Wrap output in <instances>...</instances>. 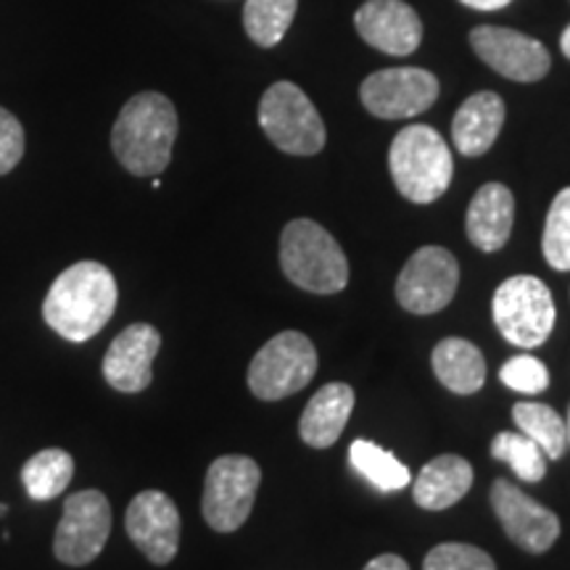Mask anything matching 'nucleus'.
Returning a JSON list of instances; mask_svg holds the SVG:
<instances>
[{"label":"nucleus","instance_id":"obj_1","mask_svg":"<svg viewBox=\"0 0 570 570\" xmlns=\"http://www.w3.org/2000/svg\"><path fill=\"white\" fill-rule=\"evenodd\" d=\"M117 281L101 262H77L56 277L46 302L42 320L53 333L71 344H82L104 331L117 309Z\"/></svg>","mask_w":570,"mask_h":570},{"label":"nucleus","instance_id":"obj_2","mask_svg":"<svg viewBox=\"0 0 570 570\" xmlns=\"http://www.w3.org/2000/svg\"><path fill=\"white\" fill-rule=\"evenodd\" d=\"M175 140V104L154 90L132 96L111 130L114 156L135 177L161 175L173 161Z\"/></svg>","mask_w":570,"mask_h":570},{"label":"nucleus","instance_id":"obj_3","mask_svg":"<svg viewBox=\"0 0 570 570\" xmlns=\"http://www.w3.org/2000/svg\"><path fill=\"white\" fill-rule=\"evenodd\" d=\"M396 190L412 204H431L449 190L454 159L441 132L428 125H410L396 135L389 151Z\"/></svg>","mask_w":570,"mask_h":570},{"label":"nucleus","instance_id":"obj_4","mask_svg":"<svg viewBox=\"0 0 570 570\" xmlns=\"http://www.w3.org/2000/svg\"><path fill=\"white\" fill-rule=\"evenodd\" d=\"M285 277L309 294H338L348 283V262L331 233L312 219H294L281 235Z\"/></svg>","mask_w":570,"mask_h":570},{"label":"nucleus","instance_id":"obj_5","mask_svg":"<svg viewBox=\"0 0 570 570\" xmlns=\"http://www.w3.org/2000/svg\"><path fill=\"white\" fill-rule=\"evenodd\" d=\"M259 127L283 154L315 156L325 148L323 117L294 82L269 85L259 101Z\"/></svg>","mask_w":570,"mask_h":570},{"label":"nucleus","instance_id":"obj_6","mask_svg":"<svg viewBox=\"0 0 570 570\" xmlns=\"http://www.w3.org/2000/svg\"><path fill=\"white\" fill-rule=\"evenodd\" d=\"M491 315L504 341L520 348H537L550 338L558 309L544 281L515 275L497 288Z\"/></svg>","mask_w":570,"mask_h":570},{"label":"nucleus","instance_id":"obj_7","mask_svg":"<svg viewBox=\"0 0 570 570\" xmlns=\"http://www.w3.org/2000/svg\"><path fill=\"white\" fill-rule=\"evenodd\" d=\"M317 373L315 344L298 331L277 333L256 352L248 365V389L256 399L277 402L294 396Z\"/></svg>","mask_w":570,"mask_h":570},{"label":"nucleus","instance_id":"obj_8","mask_svg":"<svg viewBox=\"0 0 570 570\" xmlns=\"http://www.w3.org/2000/svg\"><path fill=\"white\" fill-rule=\"evenodd\" d=\"M262 470L244 454H225L206 470L204 483V520L219 533H233L246 523L254 510Z\"/></svg>","mask_w":570,"mask_h":570},{"label":"nucleus","instance_id":"obj_9","mask_svg":"<svg viewBox=\"0 0 570 570\" xmlns=\"http://www.w3.org/2000/svg\"><path fill=\"white\" fill-rule=\"evenodd\" d=\"M111 533V504L104 491L85 489L67 497L53 537V554L63 566H90Z\"/></svg>","mask_w":570,"mask_h":570},{"label":"nucleus","instance_id":"obj_10","mask_svg":"<svg viewBox=\"0 0 570 570\" xmlns=\"http://www.w3.org/2000/svg\"><path fill=\"white\" fill-rule=\"evenodd\" d=\"M460 265L446 248L423 246L407 259L396 281V302L412 315L441 312L458 294Z\"/></svg>","mask_w":570,"mask_h":570},{"label":"nucleus","instance_id":"obj_11","mask_svg":"<svg viewBox=\"0 0 570 570\" xmlns=\"http://www.w3.org/2000/svg\"><path fill=\"white\" fill-rule=\"evenodd\" d=\"M360 98L377 119H410L436 104L439 80L417 67L381 69L362 82Z\"/></svg>","mask_w":570,"mask_h":570},{"label":"nucleus","instance_id":"obj_12","mask_svg":"<svg viewBox=\"0 0 570 570\" xmlns=\"http://www.w3.org/2000/svg\"><path fill=\"white\" fill-rule=\"evenodd\" d=\"M470 46L483 63L512 82H539L552 67V56L537 38L510 27H475Z\"/></svg>","mask_w":570,"mask_h":570},{"label":"nucleus","instance_id":"obj_13","mask_svg":"<svg viewBox=\"0 0 570 570\" xmlns=\"http://www.w3.org/2000/svg\"><path fill=\"white\" fill-rule=\"evenodd\" d=\"M491 508L512 544L520 550L541 554L547 552L560 537V518L550 508L539 504L537 499L512 487L510 481L497 479L491 487Z\"/></svg>","mask_w":570,"mask_h":570},{"label":"nucleus","instance_id":"obj_14","mask_svg":"<svg viewBox=\"0 0 570 570\" xmlns=\"http://www.w3.org/2000/svg\"><path fill=\"white\" fill-rule=\"evenodd\" d=\"M125 529L154 566H167L180 550V510L164 491H140L127 508Z\"/></svg>","mask_w":570,"mask_h":570},{"label":"nucleus","instance_id":"obj_15","mask_svg":"<svg viewBox=\"0 0 570 570\" xmlns=\"http://www.w3.org/2000/svg\"><path fill=\"white\" fill-rule=\"evenodd\" d=\"M161 348V333L148 323H135L125 327L111 341L104 356V377L111 389L122 394H140L151 386V365Z\"/></svg>","mask_w":570,"mask_h":570},{"label":"nucleus","instance_id":"obj_16","mask_svg":"<svg viewBox=\"0 0 570 570\" xmlns=\"http://www.w3.org/2000/svg\"><path fill=\"white\" fill-rule=\"evenodd\" d=\"M354 27L367 46L389 56H410L423 42V21L404 0H367L354 13Z\"/></svg>","mask_w":570,"mask_h":570},{"label":"nucleus","instance_id":"obj_17","mask_svg":"<svg viewBox=\"0 0 570 570\" xmlns=\"http://www.w3.org/2000/svg\"><path fill=\"white\" fill-rule=\"evenodd\" d=\"M512 223H515V198L508 185L487 183L479 188L465 217L470 244L481 252L494 254L510 240Z\"/></svg>","mask_w":570,"mask_h":570},{"label":"nucleus","instance_id":"obj_18","mask_svg":"<svg viewBox=\"0 0 570 570\" xmlns=\"http://www.w3.org/2000/svg\"><path fill=\"white\" fill-rule=\"evenodd\" d=\"M504 125V101L494 90L470 96L454 114L452 140L462 156H483L494 146Z\"/></svg>","mask_w":570,"mask_h":570},{"label":"nucleus","instance_id":"obj_19","mask_svg":"<svg viewBox=\"0 0 570 570\" xmlns=\"http://www.w3.org/2000/svg\"><path fill=\"white\" fill-rule=\"evenodd\" d=\"M354 391L346 383H327L317 391L306 404L302 420H298V433L304 444L312 449H327L338 441L341 433L352 417Z\"/></svg>","mask_w":570,"mask_h":570},{"label":"nucleus","instance_id":"obj_20","mask_svg":"<svg viewBox=\"0 0 570 570\" xmlns=\"http://www.w3.org/2000/svg\"><path fill=\"white\" fill-rule=\"evenodd\" d=\"M473 487V468L458 454H441L420 470L415 481V502L423 510L439 512L458 504Z\"/></svg>","mask_w":570,"mask_h":570},{"label":"nucleus","instance_id":"obj_21","mask_svg":"<svg viewBox=\"0 0 570 570\" xmlns=\"http://www.w3.org/2000/svg\"><path fill=\"white\" fill-rule=\"evenodd\" d=\"M433 373L452 394H475L487 381V360L481 348L465 338H444L433 348Z\"/></svg>","mask_w":570,"mask_h":570},{"label":"nucleus","instance_id":"obj_22","mask_svg":"<svg viewBox=\"0 0 570 570\" xmlns=\"http://www.w3.org/2000/svg\"><path fill=\"white\" fill-rule=\"evenodd\" d=\"M71 475H75V460L63 449H42L21 468V481L35 502H48L63 494Z\"/></svg>","mask_w":570,"mask_h":570},{"label":"nucleus","instance_id":"obj_23","mask_svg":"<svg viewBox=\"0 0 570 570\" xmlns=\"http://www.w3.org/2000/svg\"><path fill=\"white\" fill-rule=\"evenodd\" d=\"M512 420H515L520 433L529 436L533 444L544 452V458H562V452H566L568 446L566 423H562V417L550 407V404L520 402L512 407Z\"/></svg>","mask_w":570,"mask_h":570},{"label":"nucleus","instance_id":"obj_24","mask_svg":"<svg viewBox=\"0 0 570 570\" xmlns=\"http://www.w3.org/2000/svg\"><path fill=\"white\" fill-rule=\"evenodd\" d=\"M348 462L362 479L381 491H399L410 483V468L402 465L394 454L373 444V441L356 439L348 446Z\"/></svg>","mask_w":570,"mask_h":570},{"label":"nucleus","instance_id":"obj_25","mask_svg":"<svg viewBox=\"0 0 570 570\" xmlns=\"http://www.w3.org/2000/svg\"><path fill=\"white\" fill-rule=\"evenodd\" d=\"M298 0H246L244 27L256 46L273 48L296 19Z\"/></svg>","mask_w":570,"mask_h":570},{"label":"nucleus","instance_id":"obj_26","mask_svg":"<svg viewBox=\"0 0 570 570\" xmlns=\"http://www.w3.org/2000/svg\"><path fill=\"white\" fill-rule=\"evenodd\" d=\"M491 458L508 462L515 470L518 479L525 483H539L547 475L544 452L529 436H523V433H499L491 441Z\"/></svg>","mask_w":570,"mask_h":570},{"label":"nucleus","instance_id":"obj_27","mask_svg":"<svg viewBox=\"0 0 570 570\" xmlns=\"http://www.w3.org/2000/svg\"><path fill=\"white\" fill-rule=\"evenodd\" d=\"M541 248H544L547 265L560 273H570V188H562L547 212Z\"/></svg>","mask_w":570,"mask_h":570},{"label":"nucleus","instance_id":"obj_28","mask_svg":"<svg viewBox=\"0 0 570 570\" xmlns=\"http://www.w3.org/2000/svg\"><path fill=\"white\" fill-rule=\"evenodd\" d=\"M423 570H497L491 554L473 544L446 541L425 554Z\"/></svg>","mask_w":570,"mask_h":570},{"label":"nucleus","instance_id":"obj_29","mask_svg":"<svg viewBox=\"0 0 570 570\" xmlns=\"http://www.w3.org/2000/svg\"><path fill=\"white\" fill-rule=\"evenodd\" d=\"M499 381L504 383V386L518 391V394H541V391H547L550 386V370L541 360L531 354H520V356H512L499 370Z\"/></svg>","mask_w":570,"mask_h":570},{"label":"nucleus","instance_id":"obj_30","mask_svg":"<svg viewBox=\"0 0 570 570\" xmlns=\"http://www.w3.org/2000/svg\"><path fill=\"white\" fill-rule=\"evenodd\" d=\"M24 156V127L0 106V175H9Z\"/></svg>","mask_w":570,"mask_h":570},{"label":"nucleus","instance_id":"obj_31","mask_svg":"<svg viewBox=\"0 0 570 570\" xmlns=\"http://www.w3.org/2000/svg\"><path fill=\"white\" fill-rule=\"evenodd\" d=\"M365 570H410V566L399 554H377L375 560L367 562Z\"/></svg>","mask_w":570,"mask_h":570},{"label":"nucleus","instance_id":"obj_32","mask_svg":"<svg viewBox=\"0 0 570 570\" xmlns=\"http://www.w3.org/2000/svg\"><path fill=\"white\" fill-rule=\"evenodd\" d=\"M462 6H470V9L475 11H499L504 9V6H510L512 0H460Z\"/></svg>","mask_w":570,"mask_h":570},{"label":"nucleus","instance_id":"obj_33","mask_svg":"<svg viewBox=\"0 0 570 570\" xmlns=\"http://www.w3.org/2000/svg\"><path fill=\"white\" fill-rule=\"evenodd\" d=\"M560 48H562V53H566V59H570V27H566V32H562Z\"/></svg>","mask_w":570,"mask_h":570},{"label":"nucleus","instance_id":"obj_34","mask_svg":"<svg viewBox=\"0 0 570 570\" xmlns=\"http://www.w3.org/2000/svg\"><path fill=\"white\" fill-rule=\"evenodd\" d=\"M566 439H568V446H570V412H568V423H566Z\"/></svg>","mask_w":570,"mask_h":570},{"label":"nucleus","instance_id":"obj_35","mask_svg":"<svg viewBox=\"0 0 570 570\" xmlns=\"http://www.w3.org/2000/svg\"><path fill=\"white\" fill-rule=\"evenodd\" d=\"M6 512H9V508H6V504H0V518H3Z\"/></svg>","mask_w":570,"mask_h":570}]
</instances>
